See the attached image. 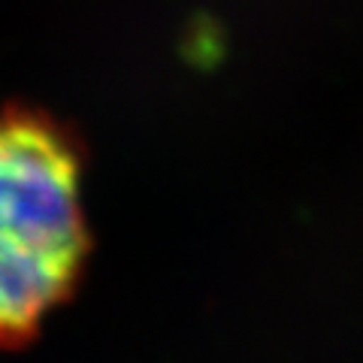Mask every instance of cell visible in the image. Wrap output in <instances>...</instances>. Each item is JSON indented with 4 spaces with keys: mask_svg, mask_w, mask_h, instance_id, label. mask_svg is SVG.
Listing matches in <instances>:
<instances>
[{
    "mask_svg": "<svg viewBox=\"0 0 363 363\" xmlns=\"http://www.w3.org/2000/svg\"><path fill=\"white\" fill-rule=\"evenodd\" d=\"M82 157L33 109H0V348L40 333L70 297L88 255Z\"/></svg>",
    "mask_w": 363,
    "mask_h": 363,
    "instance_id": "1",
    "label": "cell"
}]
</instances>
